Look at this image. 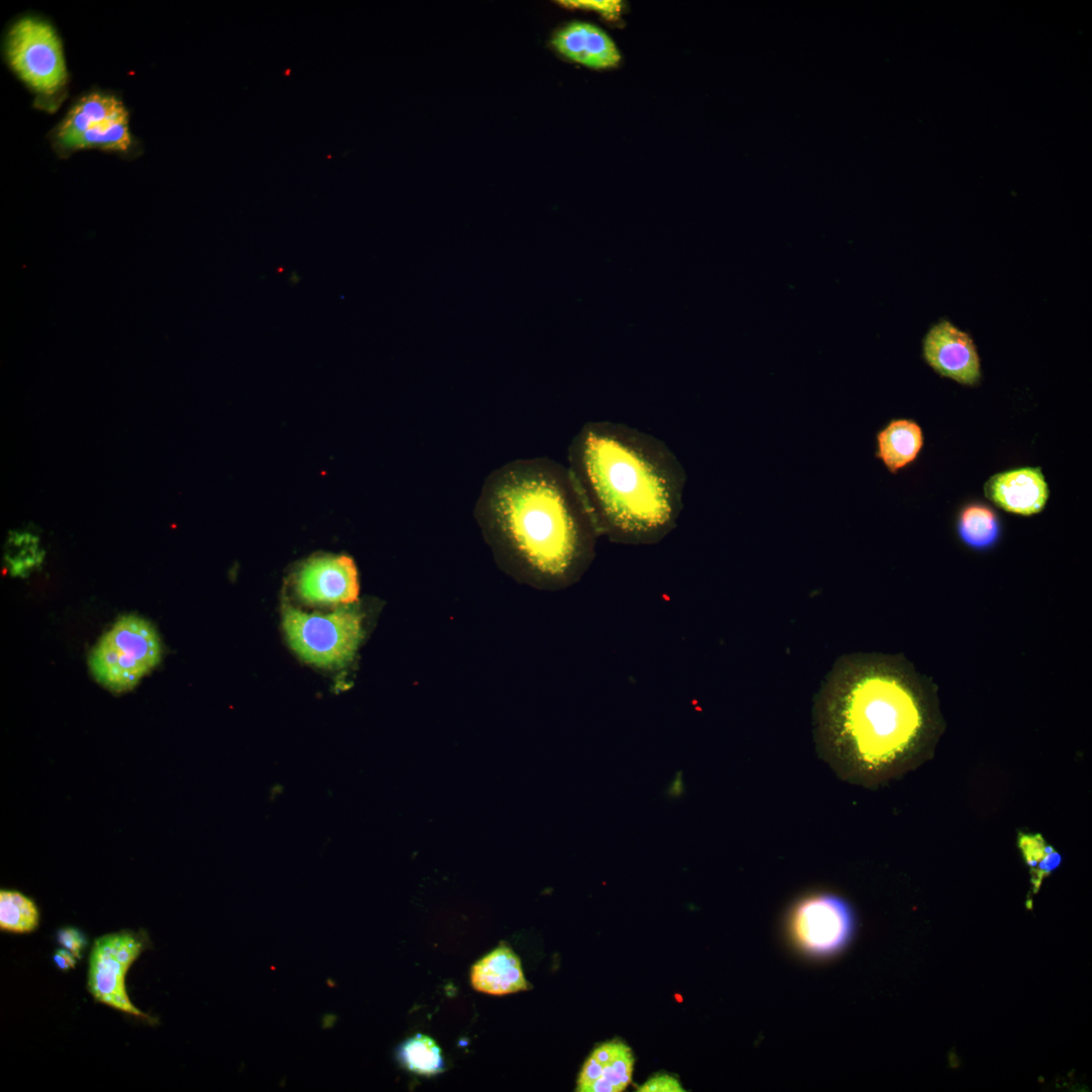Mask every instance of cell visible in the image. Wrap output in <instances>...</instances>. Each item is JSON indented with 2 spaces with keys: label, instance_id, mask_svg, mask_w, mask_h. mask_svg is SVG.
<instances>
[{
  "label": "cell",
  "instance_id": "obj_23",
  "mask_svg": "<svg viewBox=\"0 0 1092 1092\" xmlns=\"http://www.w3.org/2000/svg\"><path fill=\"white\" fill-rule=\"evenodd\" d=\"M639 1092H682L679 1081L667 1074H657L637 1087Z\"/></svg>",
  "mask_w": 1092,
  "mask_h": 1092
},
{
  "label": "cell",
  "instance_id": "obj_24",
  "mask_svg": "<svg viewBox=\"0 0 1092 1092\" xmlns=\"http://www.w3.org/2000/svg\"><path fill=\"white\" fill-rule=\"evenodd\" d=\"M57 940L65 948L73 952L77 959H81V951L87 943L85 935L75 927H64L59 929Z\"/></svg>",
  "mask_w": 1092,
  "mask_h": 1092
},
{
  "label": "cell",
  "instance_id": "obj_17",
  "mask_svg": "<svg viewBox=\"0 0 1092 1092\" xmlns=\"http://www.w3.org/2000/svg\"><path fill=\"white\" fill-rule=\"evenodd\" d=\"M961 540L977 550L992 547L1000 536V523L996 513L986 505L971 504L965 507L958 519Z\"/></svg>",
  "mask_w": 1092,
  "mask_h": 1092
},
{
  "label": "cell",
  "instance_id": "obj_13",
  "mask_svg": "<svg viewBox=\"0 0 1092 1092\" xmlns=\"http://www.w3.org/2000/svg\"><path fill=\"white\" fill-rule=\"evenodd\" d=\"M551 42L560 55L590 69L614 68L621 62L620 51L612 37L588 22L566 24L554 34Z\"/></svg>",
  "mask_w": 1092,
  "mask_h": 1092
},
{
  "label": "cell",
  "instance_id": "obj_3",
  "mask_svg": "<svg viewBox=\"0 0 1092 1092\" xmlns=\"http://www.w3.org/2000/svg\"><path fill=\"white\" fill-rule=\"evenodd\" d=\"M819 751L843 780L870 783L899 770L924 736L925 711L911 680L878 662L840 664L816 711Z\"/></svg>",
  "mask_w": 1092,
  "mask_h": 1092
},
{
  "label": "cell",
  "instance_id": "obj_9",
  "mask_svg": "<svg viewBox=\"0 0 1092 1092\" xmlns=\"http://www.w3.org/2000/svg\"><path fill=\"white\" fill-rule=\"evenodd\" d=\"M147 942L145 934L130 930L97 937L89 957L87 988L96 1001L150 1020L148 1014L130 1002L125 987L126 972L146 948Z\"/></svg>",
  "mask_w": 1092,
  "mask_h": 1092
},
{
  "label": "cell",
  "instance_id": "obj_14",
  "mask_svg": "<svg viewBox=\"0 0 1092 1092\" xmlns=\"http://www.w3.org/2000/svg\"><path fill=\"white\" fill-rule=\"evenodd\" d=\"M633 1065L631 1048L619 1039L604 1042L585 1060L576 1091L621 1092L632 1081Z\"/></svg>",
  "mask_w": 1092,
  "mask_h": 1092
},
{
  "label": "cell",
  "instance_id": "obj_22",
  "mask_svg": "<svg viewBox=\"0 0 1092 1092\" xmlns=\"http://www.w3.org/2000/svg\"><path fill=\"white\" fill-rule=\"evenodd\" d=\"M558 3L566 7L594 10L610 19H616L622 11V2L618 0H566Z\"/></svg>",
  "mask_w": 1092,
  "mask_h": 1092
},
{
  "label": "cell",
  "instance_id": "obj_26",
  "mask_svg": "<svg viewBox=\"0 0 1092 1092\" xmlns=\"http://www.w3.org/2000/svg\"><path fill=\"white\" fill-rule=\"evenodd\" d=\"M685 786L681 778V771H677L670 784L666 788V796L670 799H675L684 794Z\"/></svg>",
  "mask_w": 1092,
  "mask_h": 1092
},
{
  "label": "cell",
  "instance_id": "obj_10",
  "mask_svg": "<svg viewBox=\"0 0 1092 1092\" xmlns=\"http://www.w3.org/2000/svg\"><path fill=\"white\" fill-rule=\"evenodd\" d=\"M922 352L927 364L941 376L964 385H975L981 379L974 341L949 321L941 320L929 329Z\"/></svg>",
  "mask_w": 1092,
  "mask_h": 1092
},
{
  "label": "cell",
  "instance_id": "obj_6",
  "mask_svg": "<svg viewBox=\"0 0 1092 1092\" xmlns=\"http://www.w3.org/2000/svg\"><path fill=\"white\" fill-rule=\"evenodd\" d=\"M5 52L11 69L35 93L52 97L66 86L62 41L46 20L25 16L15 21L8 31Z\"/></svg>",
  "mask_w": 1092,
  "mask_h": 1092
},
{
  "label": "cell",
  "instance_id": "obj_19",
  "mask_svg": "<svg viewBox=\"0 0 1092 1092\" xmlns=\"http://www.w3.org/2000/svg\"><path fill=\"white\" fill-rule=\"evenodd\" d=\"M43 549L38 537L25 530H13L8 534L4 549V561L13 575H25L40 565Z\"/></svg>",
  "mask_w": 1092,
  "mask_h": 1092
},
{
  "label": "cell",
  "instance_id": "obj_25",
  "mask_svg": "<svg viewBox=\"0 0 1092 1092\" xmlns=\"http://www.w3.org/2000/svg\"><path fill=\"white\" fill-rule=\"evenodd\" d=\"M53 960L56 966L62 971L74 969L77 964V958L67 948L57 949L54 953Z\"/></svg>",
  "mask_w": 1092,
  "mask_h": 1092
},
{
  "label": "cell",
  "instance_id": "obj_2",
  "mask_svg": "<svg viewBox=\"0 0 1092 1092\" xmlns=\"http://www.w3.org/2000/svg\"><path fill=\"white\" fill-rule=\"evenodd\" d=\"M476 502L478 518L530 577L565 585L590 567L600 534L567 466L511 461L487 476Z\"/></svg>",
  "mask_w": 1092,
  "mask_h": 1092
},
{
  "label": "cell",
  "instance_id": "obj_4",
  "mask_svg": "<svg viewBox=\"0 0 1092 1092\" xmlns=\"http://www.w3.org/2000/svg\"><path fill=\"white\" fill-rule=\"evenodd\" d=\"M161 644L155 628L138 616L120 618L94 647L90 669L110 691L131 690L159 662Z\"/></svg>",
  "mask_w": 1092,
  "mask_h": 1092
},
{
  "label": "cell",
  "instance_id": "obj_7",
  "mask_svg": "<svg viewBox=\"0 0 1092 1092\" xmlns=\"http://www.w3.org/2000/svg\"><path fill=\"white\" fill-rule=\"evenodd\" d=\"M53 141L62 152L92 148L125 152L131 146L127 111L112 94L89 93L71 107Z\"/></svg>",
  "mask_w": 1092,
  "mask_h": 1092
},
{
  "label": "cell",
  "instance_id": "obj_12",
  "mask_svg": "<svg viewBox=\"0 0 1092 1092\" xmlns=\"http://www.w3.org/2000/svg\"><path fill=\"white\" fill-rule=\"evenodd\" d=\"M984 491L998 508L1021 516L1041 512L1050 496L1048 482L1039 467L997 473L985 483Z\"/></svg>",
  "mask_w": 1092,
  "mask_h": 1092
},
{
  "label": "cell",
  "instance_id": "obj_15",
  "mask_svg": "<svg viewBox=\"0 0 1092 1092\" xmlns=\"http://www.w3.org/2000/svg\"><path fill=\"white\" fill-rule=\"evenodd\" d=\"M471 984L479 992L506 995L529 988L519 957L506 943L476 962L471 969Z\"/></svg>",
  "mask_w": 1092,
  "mask_h": 1092
},
{
  "label": "cell",
  "instance_id": "obj_16",
  "mask_svg": "<svg viewBox=\"0 0 1092 1092\" xmlns=\"http://www.w3.org/2000/svg\"><path fill=\"white\" fill-rule=\"evenodd\" d=\"M876 457L893 474L913 463L923 446L920 426L910 419H893L876 435Z\"/></svg>",
  "mask_w": 1092,
  "mask_h": 1092
},
{
  "label": "cell",
  "instance_id": "obj_1",
  "mask_svg": "<svg viewBox=\"0 0 1092 1092\" xmlns=\"http://www.w3.org/2000/svg\"><path fill=\"white\" fill-rule=\"evenodd\" d=\"M567 458L600 535L652 545L676 527L687 474L660 439L625 424L590 421L572 438Z\"/></svg>",
  "mask_w": 1092,
  "mask_h": 1092
},
{
  "label": "cell",
  "instance_id": "obj_20",
  "mask_svg": "<svg viewBox=\"0 0 1092 1092\" xmlns=\"http://www.w3.org/2000/svg\"><path fill=\"white\" fill-rule=\"evenodd\" d=\"M397 1056L407 1070L420 1075H435L444 1068L438 1044L424 1034H416L405 1040L398 1049Z\"/></svg>",
  "mask_w": 1092,
  "mask_h": 1092
},
{
  "label": "cell",
  "instance_id": "obj_8",
  "mask_svg": "<svg viewBox=\"0 0 1092 1092\" xmlns=\"http://www.w3.org/2000/svg\"><path fill=\"white\" fill-rule=\"evenodd\" d=\"M788 929L796 946L811 957H828L850 940L854 915L850 905L830 893L803 897L790 910Z\"/></svg>",
  "mask_w": 1092,
  "mask_h": 1092
},
{
  "label": "cell",
  "instance_id": "obj_11",
  "mask_svg": "<svg viewBox=\"0 0 1092 1092\" xmlns=\"http://www.w3.org/2000/svg\"><path fill=\"white\" fill-rule=\"evenodd\" d=\"M296 589L310 604H352L359 595L356 565L346 555L309 558L297 572Z\"/></svg>",
  "mask_w": 1092,
  "mask_h": 1092
},
{
  "label": "cell",
  "instance_id": "obj_5",
  "mask_svg": "<svg viewBox=\"0 0 1092 1092\" xmlns=\"http://www.w3.org/2000/svg\"><path fill=\"white\" fill-rule=\"evenodd\" d=\"M283 628L293 650L320 666L348 663L363 637L362 615L353 608L322 615L287 606L283 611Z\"/></svg>",
  "mask_w": 1092,
  "mask_h": 1092
},
{
  "label": "cell",
  "instance_id": "obj_18",
  "mask_svg": "<svg viewBox=\"0 0 1092 1092\" xmlns=\"http://www.w3.org/2000/svg\"><path fill=\"white\" fill-rule=\"evenodd\" d=\"M39 913L35 903L18 891L0 892V929L12 933H29L38 925Z\"/></svg>",
  "mask_w": 1092,
  "mask_h": 1092
},
{
  "label": "cell",
  "instance_id": "obj_21",
  "mask_svg": "<svg viewBox=\"0 0 1092 1092\" xmlns=\"http://www.w3.org/2000/svg\"><path fill=\"white\" fill-rule=\"evenodd\" d=\"M1018 845L1037 883L1061 861L1060 854L1039 834H1021Z\"/></svg>",
  "mask_w": 1092,
  "mask_h": 1092
}]
</instances>
